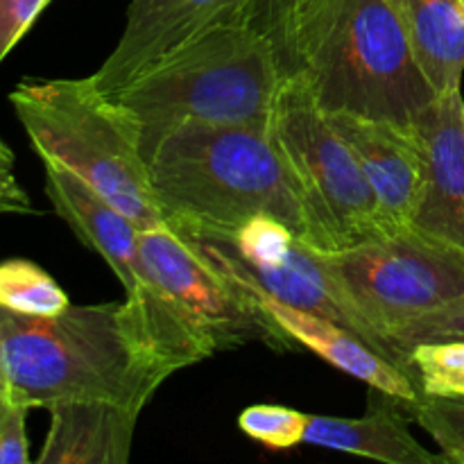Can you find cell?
Here are the masks:
<instances>
[{"label":"cell","mask_w":464,"mask_h":464,"mask_svg":"<svg viewBox=\"0 0 464 464\" xmlns=\"http://www.w3.org/2000/svg\"><path fill=\"white\" fill-rule=\"evenodd\" d=\"M0 367L14 403L111 401L143 412L175 372L184 370L143 297L68 306L53 317L0 308Z\"/></svg>","instance_id":"6da1fadb"},{"label":"cell","mask_w":464,"mask_h":464,"mask_svg":"<svg viewBox=\"0 0 464 464\" xmlns=\"http://www.w3.org/2000/svg\"><path fill=\"white\" fill-rule=\"evenodd\" d=\"M275 45L326 113L415 127L440 98L390 0H313Z\"/></svg>","instance_id":"7a4b0ae2"},{"label":"cell","mask_w":464,"mask_h":464,"mask_svg":"<svg viewBox=\"0 0 464 464\" xmlns=\"http://www.w3.org/2000/svg\"><path fill=\"white\" fill-rule=\"evenodd\" d=\"M148 168L154 198L175 229L229 236L254 216H272L308 240L302 199L270 130L181 125Z\"/></svg>","instance_id":"3957f363"},{"label":"cell","mask_w":464,"mask_h":464,"mask_svg":"<svg viewBox=\"0 0 464 464\" xmlns=\"http://www.w3.org/2000/svg\"><path fill=\"white\" fill-rule=\"evenodd\" d=\"M284 77L275 41L240 23L190 41L109 98L134 121L148 161L190 122L270 130Z\"/></svg>","instance_id":"277c9868"},{"label":"cell","mask_w":464,"mask_h":464,"mask_svg":"<svg viewBox=\"0 0 464 464\" xmlns=\"http://www.w3.org/2000/svg\"><path fill=\"white\" fill-rule=\"evenodd\" d=\"M9 102L39 159L75 172L139 229L166 222L134 121L93 77L23 80Z\"/></svg>","instance_id":"5b68a950"},{"label":"cell","mask_w":464,"mask_h":464,"mask_svg":"<svg viewBox=\"0 0 464 464\" xmlns=\"http://www.w3.org/2000/svg\"><path fill=\"white\" fill-rule=\"evenodd\" d=\"M270 131L302 199L311 247L347 249L394 231L352 148L295 77H284Z\"/></svg>","instance_id":"8992f818"},{"label":"cell","mask_w":464,"mask_h":464,"mask_svg":"<svg viewBox=\"0 0 464 464\" xmlns=\"http://www.w3.org/2000/svg\"><path fill=\"white\" fill-rule=\"evenodd\" d=\"M315 252L401 370L394 331L464 295L462 249L412 225L347 249Z\"/></svg>","instance_id":"52a82bcc"},{"label":"cell","mask_w":464,"mask_h":464,"mask_svg":"<svg viewBox=\"0 0 464 464\" xmlns=\"http://www.w3.org/2000/svg\"><path fill=\"white\" fill-rule=\"evenodd\" d=\"M145 272L175 304L211 356L247 343L285 349L290 340L198 245L168 222L139 231Z\"/></svg>","instance_id":"ba28073f"},{"label":"cell","mask_w":464,"mask_h":464,"mask_svg":"<svg viewBox=\"0 0 464 464\" xmlns=\"http://www.w3.org/2000/svg\"><path fill=\"white\" fill-rule=\"evenodd\" d=\"M254 0H131L125 30L93 82L113 95L190 41L227 25L249 23Z\"/></svg>","instance_id":"9c48e42d"},{"label":"cell","mask_w":464,"mask_h":464,"mask_svg":"<svg viewBox=\"0 0 464 464\" xmlns=\"http://www.w3.org/2000/svg\"><path fill=\"white\" fill-rule=\"evenodd\" d=\"M222 272L243 288L249 302L290 340V344H304L308 352L324 358L335 370L362 381L374 392L385 394V397L394 399V401L406 403L408 408L415 406L424 397L411 374H406L401 367L394 365L385 356H381L374 347H370L365 340L358 338L353 331L344 329V326L335 324V322L326 320V317L315 315V313L302 311V308L279 302V299L267 295L266 290H261L256 284L236 275V272Z\"/></svg>","instance_id":"30bf717a"},{"label":"cell","mask_w":464,"mask_h":464,"mask_svg":"<svg viewBox=\"0 0 464 464\" xmlns=\"http://www.w3.org/2000/svg\"><path fill=\"white\" fill-rule=\"evenodd\" d=\"M370 181L390 229L412 225L426 184V157L415 127L329 113Z\"/></svg>","instance_id":"8fae6325"},{"label":"cell","mask_w":464,"mask_h":464,"mask_svg":"<svg viewBox=\"0 0 464 464\" xmlns=\"http://www.w3.org/2000/svg\"><path fill=\"white\" fill-rule=\"evenodd\" d=\"M45 195L54 213L89 249L102 256L125 288L127 297H143L157 290L139 254V225L95 193L75 172L50 159H41Z\"/></svg>","instance_id":"7c38bea8"},{"label":"cell","mask_w":464,"mask_h":464,"mask_svg":"<svg viewBox=\"0 0 464 464\" xmlns=\"http://www.w3.org/2000/svg\"><path fill=\"white\" fill-rule=\"evenodd\" d=\"M426 157V184L412 227L464 252V100L451 91L415 125Z\"/></svg>","instance_id":"4fadbf2b"},{"label":"cell","mask_w":464,"mask_h":464,"mask_svg":"<svg viewBox=\"0 0 464 464\" xmlns=\"http://www.w3.org/2000/svg\"><path fill=\"white\" fill-rule=\"evenodd\" d=\"M50 429L39 464H125L136 415L111 401H62L48 408Z\"/></svg>","instance_id":"5bb4252c"},{"label":"cell","mask_w":464,"mask_h":464,"mask_svg":"<svg viewBox=\"0 0 464 464\" xmlns=\"http://www.w3.org/2000/svg\"><path fill=\"white\" fill-rule=\"evenodd\" d=\"M304 444L388 464H438L447 462L442 453L421 447L408 429L401 412L379 406L358 420L311 415Z\"/></svg>","instance_id":"9a60e30c"},{"label":"cell","mask_w":464,"mask_h":464,"mask_svg":"<svg viewBox=\"0 0 464 464\" xmlns=\"http://www.w3.org/2000/svg\"><path fill=\"white\" fill-rule=\"evenodd\" d=\"M421 71L438 95L460 91L464 75L462 0H390Z\"/></svg>","instance_id":"2e32d148"},{"label":"cell","mask_w":464,"mask_h":464,"mask_svg":"<svg viewBox=\"0 0 464 464\" xmlns=\"http://www.w3.org/2000/svg\"><path fill=\"white\" fill-rule=\"evenodd\" d=\"M71 306L62 285L27 258L0 261V308L30 317H53Z\"/></svg>","instance_id":"e0dca14e"},{"label":"cell","mask_w":464,"mask_h":464,"mask_svg":"<svg viewBox=\"0 0 464 464\" xmlns=\"http://www.w3.org/2000/svg\"><path fill=\"white\" fill-rule=\"evenodd\" d=\"M408 370L424 397H464V340L417 344L408 353Z\"/></svg>","instance_id":"ac0fdd59"},{"label":"cell","mask_w":464,"mask_h":464,"mask_svg":"<svg viewBox=\"0 0 464 464\" xmlns=\"http://www.w3.org/2000/svg\"><path fill=\"white\" fill-rule=\"evenodd\" d=\"M308 420L311 415L295 411V408L256 403L240 412L238 426L254 442L275 449V451H288V449L304 444Z\"/></svg>","instance_id":"d6986e66"},{"label":"cell","mask_w":464,"mask_h":464,"mask_svg":"<svg viewBox=\"0 0 464 464\" xmlns=\"http://www.w3.org/2000/svg\"><path fill=\"white\" fill-rule=\"evenodd\" d=\"M447 340H464V295L412 317L408 324L394 331L392 347L401 361L403 370L411 374L408 353L412 347L424 343H447Z\"/></svg>","instance_id":"ffe728a7"},{"label":"cell","mask_w":464,"mask_h":464,"mask_svg":"<svg viewBox=\"0 0 464 464\" xmlns=\"http://www.w3.org/2000/svg\"><path fill=\"white\" fill-rule=\"evenodd\" d=\"M411 411L417 424L435 440L447 462L464 464V397H421Z\"/></svg>","instance_id":"44dd1931"},{"label":"cell","mask_w":464,"mask_h":464,"mask_svg":"<svg viewBox=\"0 0 464 464\" xmlns=\"http://www.w3.org/2000/svg\"><path fill=\"white\" fill-rule=\"evenodd\" d=\"M50 0H0V62L16 48Z\"/></svg>","instance_id":"7402d4cb"},{"label":"cell","mask_w":464,"mask_h":464,"mask_svg":"<svg viewBox=\"0 0 464 464\" xmlns=\"http://www.w3.org/2000/svg\"><path fill=\"white\" fill-rule=\"evenodd\" d=\"M27 411V406L12 401L0 420V464H27L32 460L25 433Z\"/></svg>","instance_id":"603a6c76"},{"label":"cell","mask_w":464,"mask_h":464,"mask_svg":"<svg viewBox=\"0 0 464 464\" xmlns=\"http://www.w3.org/2000/svg\"><path fill=\"white\" fill-rule=\"evenodd\" d=\"M311 3L313 0H254L249 23L276 41L295 16Z\"/></svg>","instance_id":"cb8c5ba5"},{"label":"cell","mask_w":464,"mask_h":464,"mask_svg":"<svg viewBox=\"0 0 464 464\" xmlns=\"http://www.w3.org/2000/svg\"><path fill=\"white\" fill-rule=\"evenodd\" d=\"M14 152L3 139H0V216L3 213H34L30 195L25 193L14 172Z\"/></svg>","instance_id":"d4e9b609"},{"label":"cell","mask_w":464,"mask_h":464,"mask_svg":"<svg viewBox=\"0 0 464 464\" xmlns=\"http://www.w3.org/2000/svg\"><path fill=\"white\" fill-rule=\"evenodd\" d=\"M9 406H12V399H9V394H5V397H0V420H3L5 412L9 411Z\"/></svg>","instance_id":"484cf974"},{"label":"cell","mask_w":464,"mask_h":464,"mask_svg":"<svg viewBox=\"0 0 464 464\" xmlns=\"http://www.w3.org/2000/svg\"><path fill=\"white\" fill-rule=\"evenodd\" d=\"M5 394H7V381H5L3 367H0V397H5Z\"/></svg>","instance_id":"4316f807"},{"label":"cell","mask_w":464,"mask_h":464,"mask_svg":"<svg viewBox=\"0 0 464 464\" xmlns=\"http://www.w3.org/2000/svg\"><path fill=\"white\" fill-rule=\"evenodd\" d=\"M462 5H464V0H462Z\"/></svg>","instance_id":"83f0119b"}]
</instances>
